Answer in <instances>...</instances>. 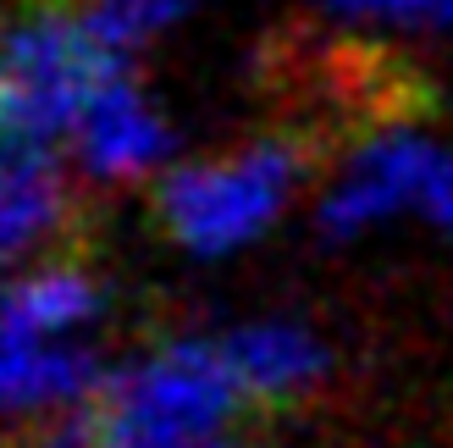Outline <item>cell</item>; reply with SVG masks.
<instances>
[{
	"instance_id": "7",
	"label": "cell",
	"mask_w": 453,
	"mask_h": 448,
	"mask_svg": "<svg viewBox=\"0 0 453 448\" xmlns=\"http://www.w3.org/2000/svg\"><path fill=\"white\" fill-rule=\"evenodd\" d=\"M172 150L166 122H155V111L144 105V95L127 78H111L95 100H88L83 122H78V155L95 177L127 183L150 166H161Z\"/></svg>"
},
{
	"instance_id": "6",
	"label": "cell",
	"mask_w": 453,
	"mask_h": 448,
	"mask_svg": "<svg viewBox=\"0 0 453 448\" xmlns=\"http://www.w3.org/2000/svg\"><path fill=\"white\" fill-rule=\"evenodd\" d=\"M105 305V282L83 255H50L39 272L0 288V344H39L50 332L95 321Z\"/></svg>"
},
{
	"instance_id": "5",
	"label": "cell",
	"mask_w": 453,
	"mask_h": 448,
	"mask_svg": "<svg viewBox=\"0 0 453 448\" xmlns=\"http://www.w3.org/2000/svg\"><path fill=\"white\" fill-rule=\"evenodd\" d=\"M221 349H226V366L238 371V382L249 393V405H255V415L299 410V405H310V398L332 382V354L304 327H282V321L243 327Z\"/></svg>"
},
{
	"instance_id": "10",
	"label": "cell",
	"mask_w": 453,
	"mask_h": 448,
	"mask_svg": "<svg viewBox=\"0 0 453 448\" xmlns=\"http://www.w3.org/2000/svg\"><path fill=\"white\" fill-rule=\"evenodd\" d=\"M337 17H393V22H420L442 17V0H321Z\"/></svg>"
},
{
	"instance_id": "2",
	"label": "cell",
	"mask_w": 453,
	"mask_h": 448,
	"mask_svg": "<svg viewBox=\"0 0 453 448\" xmlns=\"http://www.w3.org/2000/svg\"><path fill=\"white\" fill-rule=\"evenodd\" d=\"M332 155V144L304 122H282L260 139L238 144L221 161L177 166L155 183V221L172 243L194 255H221L255 238L282 211L293 183H304Z\"/></svg>"
},
{
	"instance_id": "9",
	"label": "cell",
	"mask_w": 453,
	"mask_h": 448,
	"mask_svg": "<svg viewBox=\"0 0 453 448\" xmlns=\"http://www.w3.org/2000/svg\"><path fill=\"white\" fill-rule=\"evenodd\" d=\"M188 12V0H83V17L117 56H133L150 34L172 28Z\"/></svg>"
},
{
	"instance_id": "3",
	"label": "cell",
	"mask_w": 453,
	"mask_h": 448,
	"mask_svg": "<svg viewBox=\"0 0 453 448\" xmlns=\"http://www.w3.org/2000/svg\"><path fill=\"white\" fill-rule=\"evenodd\" d=\"M255 410L221 344L177 338L100 382V448H194Z\"/></svg>"
},
{
	"instance_id": "4",
	"label": "cell",
	"mask_w": 453,
	"mask_h": 448,
	"mask_svg": "<svg viewBox=\"0 0 453 448\" xmlns=\"http://www.w3.org/2000/svg\"><path fill=\"white\" fill-rule=\"evenodd\" d=\"M432 172H437V150L426 144L415 127L376 133L371 144L354 150L343 183L326 194V205H321V233H326V238H354L359 228H371L376 216H388V211H398V205H410L415 194H426Z\"/></svg>"
},
{
	"instance_id": "11",
	"label": "cell",
	"mask_w": 453,
	"mask_h": 448,
	"mask_svg": "<svg viewBox=\"0 0 453 448\" xmlns=\"http://www.w3.org/2000/svg\"><path fill=\"white\" fill-rule=\"evenodd\" d=\"M420 199H426V211L453 233V161H437V172H432V183H426Z\"/></svg>"
},
{
	"instance_id": "8",
	"label": "cell",
	"mask_w": 453,
	"mask_h": 448,
	"mask_svg": "<svg viewBox=\"0 0 453 448\" xmlns=\"http://www.w3.org/2000/svg\"><path fill=\"white\" fill-rule=\"evenodd\" d=\"M105 376L88 354L44 349V344H0V415H34L95 393Z\"/></svg>"
},
{
	"instance_id": "13",
	"label": "cell",
	"mask_w": 453,
	"mask_h": 448,
	"mask_svg": "<svg viewBox=\"0 0 453 448\" xmlns=\"http://www.w3.org/2000/svg\"><path fill=\"white\" fill-rule=\"evenodd\" d=\"M437 22H448V28H453V0H442V17Z\"/></svg>"
},
{
	"instance_id": "1",
	"label": "cell",
	"mask_w": 453,
	"mask_h": 448,
	"mask_svg": "<svg viewBox=\"0 0 453 448\" xmlns=\"http://www.w3.org/2000/svg\"><path fill=\"white\" fill-rule=\"evenodd\" d=\"M127 56L88 28L83 0H22L0 17V144H56Z\"/></svg>"
},
{
	"instance_id": "12",
	"label": "cell",
	"mask_w": 453,
	"mask_h": 448,
	"mask_svg": "<svg viewBox=\"0 0 453 448\" xmlns=\"http://www.w3.org/2000/svg\"><path fill=\"white\" fill-rule=\"evenodd\" d=\"M194 448H249V443H238V437H205V443H194Z\"/></svg>"
},
{
	"instance_id": "14",
	"label": "cell",
	"mask_w": 453,
	"mask_h": 448,
	"mask_svg": "<svg viewBox=\"0 0 453 448\" xmlns=\"http://www.w3.org/2000/svg\"><path fill=\"white\" fill-rule=\"evenodd\" d=\"M0 448H17V437H0Z\"/></svg>"
}]
</instances>
